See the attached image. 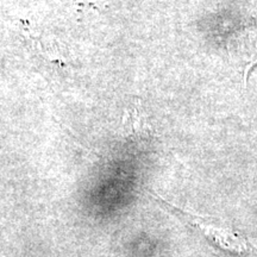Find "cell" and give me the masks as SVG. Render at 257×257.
Returning <instances> with one entry per match:
<instances>
[{"label":"cell","mask_w":257,"mask_h":257,"mask_svg":"<svg viewBox=\"0 0 257 257\" xmlns=\"http://www.w3.org/2000/svg\"><path fill=\"white\" fill-rule=\"evenodd\" d=\"M155 198L163 206L179 216L188 225H191L193 229L197 230L211 245L220 250L221 252L237 257H257V246L250 243V240L243 234L227 229V227L206 223L195 214L175 206L172 202L166 201L159 195H155Z\"/></svg>","instance_id":"6da1fadb"},{"label":"cell","mask_w":257,"mask_h":257,"mask_svg":"<svg viewBox=\"0 0 257 257\" xmlns=\"http://www.w3.org/2000/svg\"><path fill=\"white\" fill-rule=\"evenodd\" d=\"M231 46L233 47L231 53L234 55V61L243 67L244 72H249L253 64L257 63V29L237 34Z\"/></svg>","instance_id":"7a4b0ae2"},{"label":"cell","mask_w":257,"mask_h":257,"mask_svg":"<svg viewBox=\"0 0 257 257\" xmlns=\"http://www.w3.org/2000/svg\"><path fill=\"white\" fill-rule=\"evenodd\" d=\"M124 130L128 136H143L144 134L149 133L150 127L148 125L146 118L141 110L136 107L128 108L125 112L124 117Z\"/></svg>","instance_id":"3957f363"}]
</instances>
